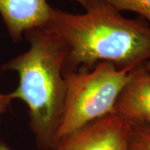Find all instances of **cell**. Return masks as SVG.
<instances>
[{
    "mask_svg": "<svg viewBox=\"0 0 150 150\" xmlns=\"http://www.w3.org/2000/svg\"><path fill=\"white\" fill-rule=\"evenodd\" d=\"M82 6V13L54 8L44 26L64 47V73L103 62L134 69L150 59V25L144 18H128L106 0H84Z\"/></svg>",
    "mask_w": 150,
    "mask_h": 150,
    "instance_id": "6da1fadb",
    "label": "cell"
},
{
    "mask_svg": "<svg viewBox=\"0 0 150 150\" xmlns=\"http://www.w3.org/2000/svg\"><path fill=\"white\" fill-rule=\"evenodd\" d=\"M24 37L30 44L28 49L2 67L18 76V86L8 96L26 104L29 129L38 149L55 150L66 96V51L45 27L28 31Z\"/></svg>",
    "mask_w": 150,
    "mask_h": 150,
    "instance_id": "7a4b0ae2",
    "label": "cell"
},
{
    "mask_svg": "<svg viewBox=\"0 0 150 150\" xmlns=\"http://www.w3.org/2000/svg\"><path fill=\"white\" fill-rule=\"evenodd\" d=\"M134 69L103 62L90 69L64 73L66 96L58 139L114 113L117 99Z\"/></svg>",
    "mask_w": 150,
    "mask_h": 150,
    "instance_id": "3957f363",
    "label": "cell"
},
{
    "mask_svg": "<svg viewBox=\"0 0 150 150\" xmlns=\"http://www.w3.org/2000/svg\"><path fill=\"white\" fill-rule=\"evenodd\" d=\"M129 127L112 113L60 139L55 150H129Z\"/></svg>",
    "mask_w": 150,
    "mask_h": 150,
    "instance_id": "277c9868",
    "label": "cell"
},
{
    "mask_svg": "<svg viewBox=\"0 0 150 150\" xmlns=\"http://www.w3.org/2000/svg\"><path fill=\"white\" fill-rule=\"evenodd\" d=\"M83 5L84 0H75ZM54 11L48 0H0V15L14 42L23 40L25 33L44 27Z\"/></svg>",
    "mask_w": 150,
    "mask_h": 150,
    "instance_id": "5b68a950",
    "label": "cell"
},
{
    "mask_svg": "<svg viewBox=\"0 0 150 150\" xmlns=\"http://www.w3.org/2000/svg\"><path fill=\"white\" fill-rule=\"evenodd\" d=\"M144 64L133 70L115 103L114 113L129 123H150V74Z\"/></svg>",
    "mask_w": 150,
    "mask_h": 150,
    "instance_id": "8992f818",
    "label": "cell"
},
{
    "mask_svg": "<svg viewBox=\"0 0 150 150\" xmlns=\"http://www.w3.org/2000/svg\"><path fill=\"white\" fill-rule=\"evenodd\" d=\"M129 150H150V123H129Z\"/></svg>",
    "mask_w": 150,
    "mask_h": 150,
    "instance_id": "52a82bcc",
    "label": "cell"
},
{
    "mask_svg": "<svg viewBox=\"0 0 150 150\" xmlns=\"http://www.w3.org/2000/svg\"><path fill=\"white\" fill-rule=\"evenodd\" d=\"M119 12L129 11L138 13L150 25V0H106Z\"/></svg>",
    "mask_w": 150,
    "mask_h": 150,
    "instance_id": "ba28073f",
    "label": "cell"
},
{
    "mask_svg": "<svg viewBox=\"0 0 150 150\" xmlns=\"http://www.w3.org/2000/svg\"><path fill=\"white\" fill-rule=\"evenodd\" d=\"M12 101L13 100L9 98L8 93H0V122L2 120L3 115L7 112L8 108L10 106Z\"/></svg>",
    "mask_w": 150,
    "mask_h": 150,
    "instance_id": "9c48e42d",
    "label": "cell"
},
{
    "mask_svg": "<svg viewBox=\"0 0 150 150\" xmlns=\"http://www.w3.org/2000/svg\"><path fill=\"white\" fill-rule=\"evenodd\" d=\"M0 150H13L11 148L9 145L7 143H5L4 141L1 140L0 141Z\"/></svg>",
    "mask_w": 150,
    "mask_h": 150,
    "instance_id": "30bf717a",
    "label": "cell"
},
{
    "mask_svg": "<svg viewBox=\"0 0 150 150\" xmlns=\"http://www.w3.org/2000/svg\"><path fill=\"white\" fill-rule=\"evenodd\" d=\"M145 68H146V69L148 70V72L150 74V59L145 63Z\"/></svg>",
    "mask_w": 150,
    "mask_h": 150,
    "instance_id": "8fae6325",
    "label": "cell"
}]
</instances>
